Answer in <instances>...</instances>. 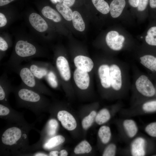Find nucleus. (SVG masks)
I'll return each instance as SVG.
<instances>
[{"label":"nucleus","instance_id":"f257e3e1","mask_svg":"<svg viewBox=\"0 0 156 156\" xmlns=\"http://www.w3.org/2000/svg\"><path fill=\"white\" fill-rule=\"evenodd\" d=\"M46 56L45 49L44 48L31 41L20 39L16 42L12 55L3 65L10 69L21 64L23 61Z\"/></svg>","mask_w":156,"mask_h":156},{"label":"nucleus","instance_id":"f03ea898","mask_svg":"<svg viewBox=\"0 0 156 156\" xmlns=\"http://www.w3.org/2000/svg\"><path fill=\"white\" fill-rule=\"evenodd\" d=\"M12 92L19 105L36 113L45 111L48 105V100L44 94L27 87L22 83L18 86H13Z\"/></svg>","mask_w":156,"mask_h":156},{"label":"nucleus","instance_id":"7ed1b4c3","mask_svg":"<svg viewBox=\"0 0 156 156\" xmlns=\"http://www.w3.org/2000/svg\"><path fill=\"white\" fill-rule=\"evenodd\" d=\"M17 125L6 129L1 138L3 148L13 152H18V150L24 152L28 148L27 129L29 127L27 125Z\"/></svg>","mask_w":156,"mask_h":156},{"label":"nucleus","instance_id":"20e7f679","mask_svg":"<svg viewBox=\"0 0 156 156\" xmlns=\"http://www.w3.org/2000/svg\"><path fill=\"white\" fill-rule=\"evenodd\" d=\"M26 64L39 79L45 81L52 88H56L58 86L57 77L53 68L49 63L41 61L29 60Z\"/></svg>","mask_w":156,"mask_h":156},{"label":"nucleus","instance_id":"39448f33","mask_svg":"<svg viewBox=\"0 0 156 156\" xmlns=\"http://www.w3.org/2000/svg\"><path fill=\"white\" fill-rule=\"evenodd\" d=\"M10 70L19 75L22 83L27 87L44 95L49 94L47 87L34 76L26 65L20 64Z\"/></svg>","mask_w":156,"mask_h":156},{"label":"nucleus","instance_id":"423d86ee","mask_svg":"<svg viewBox=\"0 0 156 156\" xmlns=\"http://www.w3.org/2000/svg\"><path fill=\"white\" fill-rule=\"evenodd\" d=\"M0 116L1 118L11 122L27 125L22 114L11 108L8 104L0 103Z\"/></svg>","mask_w":156,"mask_h":156},{"label":"nucleus","instance_id":"0eeeda50","mask_svg":"<svg viewBox=\"0 0 156 156\" xmlns=\"http://www.w3.org/2000/svg\"><path fill=\"white\" fill-rule=\"evenodd\" d=\"M135 85L138 91L144 96L151 97L155 94V89L153 85L145 75L140 76L137 80Z\"/></svg>","mask_w":156,"mask_h":156},{"label":"nucleus","instance_id":"6e6552de","mask_svg":"<svg viewBox=\"0 0 156 156\" xmlns=\"http://www.w3.org/2000/svg\"><path fill=\"white\" fill-rule=\"evenodd\" d=\"M13 87L7 73H3L0 77V103L8 104L9 95L12 92Z\"/></svg>","mask_w":156,"mask_h":156},{"label":"nucleus","instance_id":"1a4fd4ad","mask_svg":"<svg viewBox=\"0 0 156 156\" xmlns=\"http://www.w3.org/2000/svg\"><path fill=\"white\" fill-rule=\"evenodd\" d=\"M125 39L123 36L120 35L118 32L115 31L108 32L105 38L107 45L111 49L115 51H119L122 49Z\"/></svg>","mask_w":156,"mask_h":156},{"label":"nucleus","instance_id":"9d476101","mask_svg":"<svg viewBox=\"0 0 156 156\" xmlns=\"http://www.w3.org/2000/svg\"><path fill=\"white\" fill-rule=\"evenodd\" d=\"M55 64L61 79L65 81H68L71 74L68 62L65 57L60 55L56 58Z\"/></svg>","mask_w":156,"mask_h":156},{"label":"nucleus","instance_id":"9b49d317","mask_svg":"<svg viewBox=\"0 0 156 156\" xmlns=\"http://www.w3.org/2000/svg\"><path fill=\"white\" fill-rule=\"evenodd\" d=\"M57 117L66 129L71 131L76 128L77 126L76 121L73 116L67 111L64 110L59 111Z\"/></svg>","mask_w":156,"mask_h":156},{"label":"nucleus","instance_id":"f8f14e48","mask_svg":"<svg viewBox=\"0 0 156 156\" xmlns=\"http://www.w3.org/2000/svg\"><path fill=\"white\" fill-rule=\"evenodd\" d=\"M31 26L37 31L44 33L48 28V25L44 18L40 15L35 12L31 13L28 18Z\"/></svg>","mask_w":156,"mask_h":156},{"label":"nucleus","instance_id":"ddd939ff","mask_svg":"<svg viewBox=\"0 0 156 156\" xmlns=\"http://www.w3.org/2000/svg\"><path fill=\"white\" fill-rule=\"evenodd\" d=\"M73 77L79 88L82 90L88 88L90 83V77L87 72L77 68L74 72Z\"/></svg>","mask_w":156,"mask_h":156},{"label":"nucleus","instance_id":"4468645a","mask_svg":"<svg viewBox=\"0 0 156 156\" xmlns=\"http://www.w3.org/2000/svg\"><path fill=\"white\" fill-rule=\"evenodd\" d=\"M110 75L111 86L115 90H120L122 86L121 72L119 67L112 64L110 67Z\"/></svg>","mask_w":156,"mask_h":156},{"label":"nucleus","instance_id":"2eb2a0df","mask_svg":"<svg viewBox=\"0 0 156 156\" xmlns=\"http://www.w3.org/2000/svg\"><path fill=\"white\" fill-rule=\"evenodd\" d=\"M74 63L77 68L87 72L93 68L94 63L89 57L83 55H78L74 59Z\"/></svg>","mask_w":156,"mask_h":156},{"label":"nucleus","instance_id":"dca6fc26","mask_svg":"<svg viewBox=\"0 0 156 156\" xmlns=\"http://www.w3.org/2000/svg\"><path fill=\"white\" fill-rule=\"evenodd\" d=\"M146 141L142 137H138L132 142L131 146V153L133 156H143L145 154Z\"/></svg>","mask_w":156,"mask_h":156},{"label":"nucleus","instance_id":"f3484780","mask_svg":"<svg viewBox=\"0 0 156 156\" xmlns=\"http://www.w3.org/2000/svg\"><path fill=\"white\" fill-rule=\"evenodd\" d=\"M98 73L103 87L105 88H110L111 86L110 67L106 64L101 65L98 69Z\"/></svg>","mask_w":156,"mask_h":156},{"label":"nucleus","instance_id":"a211bd4d","mask_svg":"<svg viewBox=\"0 0 156 156\" xmlns=\"http://www.w3.org/2000/svg\"><path fill=\"white\" fill-rule=\"evenodd\" d=\"M126 5L125 0H113L110 5L111 16L113 18L119 17L121 14Z\"/></svg>","mask_w":156,"mask_h":156},{"label":"nucleus","instance_id":"6ab92c4d","mask_svg":"<svg viewBox=\"0 0 156 156\" xmlns=\"http://www.w3.org/2000/svg\"><path fill=\"white\" fill-rule=\"evenodd\" d=\"M41 12L45 18L51 20L55 22H59L61 21V17L59 13L50 6H46L43 7L41 10Z\"/></svg>","mask_w":156,"mask_h":156},{"label":"nucleus","instance_id":"aec40b11","mask_svg":"<svg viewBox=\"0 0 156 156\" xmlns=\"http://www.w3.org/2000/svg\"><path fill=\"white\" fill-rule=\"evenodd\" d=\"M65 141V138L63 136L57 135L47 140L43 144L42 147L45 150H50L62 144Z\"/></svg>","mask_w":156,"mask_h":156},{"label":"nucleus","instance_id":"412c9836","mask_svg":"<svg viewBox=\"0 0 156 156\" xmlns=\"http://www.w3.org/2000/svg\"><path fill=\"white\" fill-rule=\"evenodd\" d=\"M124 127L128 136L134 137L137 134L138 128L135 121L131 119H126L123 122Z\"/></svg>","mask_w":156,"mask_h":156},{"label":"nucleus","instance_id":"4be33fe9","mask_svg":"<svg viewBox=\"0 0 156 156\" xmlns=\"http://www.w3.org/2000/svg\"><path fill=\"white\" fill-rule=\"evenodd\" d=\"M72 20L75 28L77 30L83 31L85 28L84 22L80 14L77 11H75L72 14Z\"/></svg>","mask_w":156,"mask_h":156},{"label":"nucleus","instance_id":"5701e85b","mask_svg":"<svg viewBox=\"0 0 156 156\" xmlns=\"http://www.w3.org/2000/svg\"><path fill=\"white\" fill-rule=\"evenodd\" d=\"M56 8L65 20L67 21L72 20L73 12L69 7L63 3H57L56 5Z\"/></svg>","mask_w":156,"mask_h":156},{"label":"nucleus","instance_id":"b1692460","mask_svg":"<svg viewBox=\"0 0 156 156\" xmlns=\"http://www.w3.org/2000/svg\"><path fill=\"white\" fill-rule=\"evenodd\" d=\"M58 127V123L55 119L52 118L49 120L46 125L45 133L48 137L54 136L56 133Z\"/></svg>","mask_w":156,"mask_h":156},{"label":"nucleus","instance_id":"393cba45","mask_svg":"<svg viewBox=\"0 0 156 156\" xmlns=\"http://www.w3.org/2000/svg\"><path fill=\"white\" fill-rule=\"evenodd\" d=\"M98 134L101 141L104 144L109 141L111 137V132L109 127L106 126H103L99 128Z\"/></svg>","mask_w":156,"mask_h":156},{"label":"nucleus","instance_id":"a878e982","mask_svg":"<svg viewBox=\"0 0 156 156\" xmlns=\"http://www.w3.org/2000/svg\"><path fill=\"white\" fill-rule=\"evenodd\" d=\"M110 118V114L109 111L104 108L100 110L96 114L95 120L97 124L101 125L107 122Z\"/></svg>","mask_w":156,"mask_h":156},{"label":"nucleus","instance_id":"bb28decb","mask_svg":"<svg viewBox=\"0 0 156 156\" xmlns=\"http://www.w3.org/2000/svg\"><path fill=\"white\" fill-rule=\"evenodd\" d=\"M92 1L96 9L102 14H105L109 12V6L104 0H92Z\"/></svg>","mask_w":156,"mask_h":156},{"label":"nucleus","instance_id":"cd10ccee","mask_svg":"<svg viewBox=\"0 0 156 156\" xmlns=\"http://www.w3.org/2000/svg\"><path fill=\"white\" fill-rule=\"evenodd\" d=\"M92 149L90 144L86 141L83 140L80 142L75 147L74 152L76 154L88 153Z\"/></svg>","mask_w":156,"mask_h":156},{"label":"nucleus","instance_id":"c85d7f7f","mask_svg":"<svg viewBox=\"0 0 156 156\" xmlns=\"http://www.w3.org/2000/svg\"><path fill=\"white\" fill-rule=\"evenodd\" d=\"M140 63L152 71H154L155 57L151 55H146L140 57Z\"/></svg>","mask_w":156,"mask_h":156},{"label":"nucleus","instance_id":"c756f323","mask_svg":"<svg viewBox=\"0 0 156 156\" xmlns=\"http://www.w3.org/2000/svg\"><path fill=\"white\" fill-rule=\"evenodd\" d=\"M145 39L148 44L156 46V26L152 27L149 28L147 32Z\"/></svg>","mask_w":156,"mask_h":156},{"label":"nucleus","instance_id":"7c9ffc66","mask_svg":"<svg viewBox=\"0 0 156 156\" xmlns=\"http://www.w3.org/2000/svg\"><path fill=\"white\" fill-rule=\"evenodd\" d=\"M96 115V112L94 111H93L88 116L84 118L81 123L83 129H87L91 126L94 119H95Z\"/></svg>","mask_w":156,"mask_h":156},{"label":"nucleus","instance_id":"2f4dec72","mask_svg":"<svg viewBox=\"0 0 156 156\" xmlns=\"http://www.w3.org/2000/svg\"><path fill=\"white\" fill-rule=\"evenodd\" d=\"M10 46V43L2 36L0 37V60L3 57L4 53Z\"/></svg>","mask_w":156,"mask_h":156},{"label":"nucleus","instance_id":"473e14b6","mask_svg":"<svg viewBox=\"0 0 156 156\" xmlns=\"http://www.w3.org/2000/svg\"><path fill=\"white\" fill-rule=\"evenodd\" d=\"M116 151V146L114 144H109L105 149L103 156H114L115 155Z\"/></svg>","mask_w":156,"mask_h":156},{"label":"nucleus","instance_id":"72a5a7b5","mask_svg":"<svg viewBox=\"0 0 156 156\" xmlns=\"http://www.w3.org/2000/svg\"><path fill=\"white\" fill-rule=\"evenodd\" d=\"M142 109L145 112H152L156 111V101H154L145 103L142 106Z\"/></svg>","mask_w":156,"mask_h":156},{"label":"nucleus","instance_id":"f704fd0d","mask_svg":"<svg viewBox=\"0 0 156 156\" xmlns=\"http://www.w3.org/2000/svg\"><path fill=\"white\" fill-rule=\"evenodd\" d=\"M146 132L150 136L156 137V122H152L145 127Z\"/></svg>","mask_w":156,"mask_h":156},{"label":"nucleus","instance_id":"c9c22d12","mask_svg":"<svg viewBox=\"0 0 156 156\" xmlns=\"http://www.w3.org/2000/svg\"><path fill=\"white\" fill-rule=\"evenodd\" d=\"M149 2V0H139L137 8L139 11H143L146 8Z\"/></svg>","mask_w":156,"mask_h":156},{"label":"nucleus","instance_id":"e433bc0d","mask_svg":"<svg viewBox=\"0 0 156 156\" xmlns=\"http://www.w3.org/2000/svg\"><path fill=\"white\" fill-rule=\"evenodd\" d=\"M7 23V20L5 15L2 12L0 13V27L5 26Z\"/></svg>","mask_w":156,"mask_h":156},{"label":"nucleus","instance_id":"4c0bfd02","mask_svg":"<svg viewBox=\"0 0 156 156\" xmlns=\"http://www.w3.org/2000/svg\"><path fill=\"white\" fill-rule=\"evenodd\" d=\"M139 0H128L129 3L131 7L137 8L138 5Z\"/></svg>","mask_w":156,"mask_h":156},{"label":"nucleus","instance_id":"58836bf2","mask_svg":"<svg viewBox=\"0 0 156 156\" xmlns=\"http://www.w3.org/2000/svg\"><path fill=\"white\" fill-rule=\"evenodd\" d=\"M75 0H64L63 3L70 7L74 3Z\"/></svg>","mask_w":156,"mask_h":156},{"label":"nucleus","instance_id":"ea45409f","mask_svg":"<svg viewBox=\"0 0 156 156\" xmlns=\"http://www.w3.org/2000/svg\"><path fill=\"white\" fill-rule=\"evenodd\" d=\"M14 0H0V6L6 5Z\"/></svg>","mask_w":156,"mask_h":156},{"label":"nucleus","instance_id":"a19ab883","mask_svg":"<svg viewBox=\"0 0 156 156\" xmlns=\"http://www.w3.org/2000/svg\"><path fill=\"white\" fill-rule=\"evenodd\" d=\"M149 3L151 8H156V0H149Z\"/></svg>","mask_w":156,"mask_h":156},{"label":"nucleus","instance_id":"79ce46f5","mask_svg":"<svg viewBox=\"0 0 156 156\" xmlns=\"http://www.w3.org/2000/svg\"><path fill=\"white\" fill-rule=\"evenodd\" d=\"M59 152L57 151H50L49 153L48 156H57L59 155Z\"/></svg>","mask_w":156,"mask_h":156},{"label":"nucleus","instance_id":"37998d69","mask_svg":"<svg viewBox=\"0 0 156 156\" xmlns=\"http://www.w3.org/2000/svg\"><path fill=\"white\" fill-rule=\"evenodd\" d=\"M68 155L67 151L65 150H62L59 153V155L60 156H66Z\"/></svg>","mask_w":156,"mask_h":156},{"label":"nucleus","instance_id":"c03bdc74","mask_svg":"<svg viewBox=\"0 0 156 156\" xmlns=\"http://www.w3.org/2000/svg\"><path fill=\"white\" fill-rule=\"evenodd\" d=\"M35 156H47L48 155L42 152H38L35 153L34 155Z\"/></svg>","mask_w":156,"mask_h":156},{"label":"nucleus","instance_id":"a18cd8bd","mask_svg":"<svg viewBox=\"0 0 156 156\" xmlns=\"http://www.w3.org/2000/svg\"><path fill=\"white\" fill-rule=\"evenodd\" d=\"M51 2L53 4H57L58 3H63L64 0H50Z\"/></svg>","mask_w":156,"mask_h":156},{"label":"nucleus","instance_id":"49530a36","mask_svg":"<svg viewBox=\"0 0 156 156\" xmlns=\"http://www.w3.org/2000/svg\"><path fill=\"white\" fill-rule=\"evenodd\" d=\"M154 71H156V57L155 58V60L154 65Z\"/></svg>","mask_w":156,"mask_h":156}]
</instances>
